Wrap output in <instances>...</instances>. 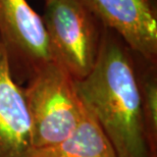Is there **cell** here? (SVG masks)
<instances>
[{"label":"cell","mask_w":157,"mask_h":157,"mask_svg":"<svg viewBox=\"0 0 157 157\" xmlns=\"http://www.w3.org/2000/svg\"><path fill=\"white\" fill-rule=\"evenodd\" d=\"M75 86L117 157H156L144 127L135 53L111 30L105 28L95 64Z\"/></svg>","instance_id":"obj_1"},{"label":"cell","mask_w":157,"mask_h":157,"mask_svg":"<svg viewBox=\"0 0 157 157\" xmlns=\"http://www.w3.org/2000/svg\"><path fill=\"white\" fill-rule=\"evenodd\" d=\"M34 149L55 145L70 136L84 115L75 80L55 60L23 87Z\"/></svg>","instance_id":"obj_2"},{"label":"cell","mask_w":157,"mask_h":157,"mask_svg":"<svg viewBox=\"0 0 157 157\" xmlns=\"http://www.w3.org/2000/svg\"><path fill=\"white\" fill-rule=\"evenodd\" d=\"M41 15L53 58L75 81L93 68L105 27L82 0H44Z\"/></svg>","instance_id":"obj_3"},{"label":"cell","mask_w":157,"mask_h":157,"mask_svg":"<svg viewBox=\"0 0 157 157\" xmlns=\"http://www.w3.org/2000/svg\"><path fill=\"white\" fill-rule=\"evenodd\" d=\"M0 40L20 85L54 61L42 17L27 0H0Z\"/></svg>","instance_id":"obj_4"},{"label":"cell","mask_w":157,"mask_h":157,"mask_svg":"<svg viewBox=\"0 0 157 157\" xmlns=\"http://www.w3.org/2000/svg\"><path fill=\"white\" fill-rule=\"evenodd\" d=\"M107 29L135 54L157 63L155 0H82Z\"/></svg>","instance_id":"obj_5"},{"label":"cell","mask_w":157,"mask_h":157,"mask_svg":"<svg viewBox=\"0 0 157 157\" xmlns=\"http://www.w3.org/2000/svg\"><path fill=\"white\" fill-rule=\"evenodd\" d=\"M33 149L23 86L12 76L0 40V157H28Z\"/></svg>","instance_id":"obj_6"},{"label":"cell","mask_w":157,"mask_h":157,"mask_svg":"<svg viewBox=\"0 0 157 157\" xmlns=\"http://www.w3.org/2000/svg\"><path fill=\"white\" fill-rule=\"evenodd\" d=\"M28 157H117L97 121L85 108L75 131L55 145L33 149Z\"/></svg>","instance_id":"obj_7"},{"label":"cell","mask_w":157,"mask_h":157,"mask_svg":"<svg viewBox=\"0 0 157 157\" xmlns=\"http://www.w3.org/2000/svg\"><path fill=\"white\" fill-rule=\"evenodd\" d=\"M139 78L141 106L146 136L153 155L157 157V63L135 54Z\"/></svg>","instance_id":"obj_8"}]
</instances>
